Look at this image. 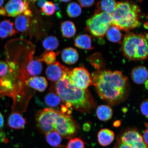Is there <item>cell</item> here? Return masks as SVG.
I'll use <instances>...</instances> for the list:
<instances>
[{
	"instance_id": "d6986e66",
	"label": "cell",
	"mask_w": 148,
	"mask_h": 148,
	"mask_svg": "<svg viewBox=\"0 0 148 148\" xmlns=\"http://www.w3.org/2000/svg\"><path fill=\"white\" fill-rule=\"evenodd\" d=\"M26 74L28 79L29 77H36L42 73V65L41 62L38 60H31L25 69Z\"/></svg>"
},
{
	"instance_id": "8992f818",
	"label": "cell",
	"mask_w": 148,
	"mask_h": 148,
	"mask_svg": "<svg viewBox=\"0 0 148 148\" xmlns=\"http://www.w3.org/2000/svg\"><path fill=\"white\" fill-rule=\"evenodd\" d=\"M114 148H148L142 136L134 129L127 130L120 135Z\"/></svg>"
},
{
	"instance_id": "83f0119b",
	"label": "cell",
	"mask_w": 148,
	"mask_h": 148,
	"mask_svg": "<svg viewBox=\"0 0 148 148\" xmlns=\"http://www.w3.org/2000/svg\"><path fill=\"white\" fill-rule=\"evenodd\" d=\"M46 104L52 107H58L60 104L62 100L58 94L53 92H49L44 97Z\"/></svg>"
},
{
	"instance_id": "4316f807",
	"label": "cell",
	"mask_w": 148,
	"mask_h": 148,
	"mask_svg": "<svg viewBox=\"0 0 148 148\" xmlns=\"http://www.w3.org/2000/svg\"><path fill=\"white\" fill-rule=\"evenodd\" d=\"M59 44V40L55 36H49L46 37L42 42V45L44 49L47 51H51L56 49Z\"/></svg>"
},
{
	"instance_id": "e575fe53",
	"label": "cell",
	"mask_w": 148,
	"mask_h": 148,
	"mask_svg": "<svg viewBox=\"0 0 148 148\" xmlns=\"http://www.w3.org/2000/svg\"><path fill=\"white\" fill-rule=\"evenodd\" d=\"M53 3L55 7V12L56 14V16L57 17L59 18H62V13H61L59 3L55 1V2Z\"/></svg>"
},
{
	"instance_id": "4fadbf2b",
	"label": "cell",
	"mask_w": 148,
	"mask_h": 148,
	"mask_svg": "<svg viewBox=\"0 0 148 148\" xmlns=\"http://www.w3.org/2000/svg\"><path fill=\"white\" fill-rule=\"evenodd\" d=\"M25 84L29 87L42 92L46 89L48 83L45 77L36 76L29 77L25 81Z\"/></svg>"
},
{
	"instance_id": "6da1fadb",
	"label": "cell",
	"mask_w": 148,
	"mask_h": 148,
	"mask_svg": "<svg viewBox=\"0 0 148 148\" xmlns=\"http://www.w3.org/2000/svg\"><path fill=\"white\" fill-rule=\"evenodd\" d=\"M92 77L99 97L110 104L119 102L126 95L127 78L121 71L99 70L94 72Z\"/></svg>"
},
{
	"instance_id": "cb8c5ba5",
	"label": "cell",
	"mask_w": 148,
	"mask_h": 148,
	"mask_svg": "<svg viewBox=\"0 0 148 148\" xmlns=\"http://www.w3.org/2000/svg\"><path fill=\"white\" fill-rule=\"evenodd\" d=\"M61 31L64 38H70L75 35L76 32V28L73 22L66 21L61 23Z\"/></svg>"
},
{
	"instance_id": "4dcf8cb0",
	"label": "cell",
	"mask_w": 148,
	"mask_h": 148,
	"mask_svg": "<svg viewBox=\"0 0 148 148\" xmlns=\"http://www.w3.org/2000/svg\"><path fill=\"white\" fill-rule=\"evenodd\" d=\"M85 143L79 138H71L68 142L66 148H85Z\"/></svg>"
},
{
	"instance_id": "f1b7e54d",
	"label": "cell",
	"mask_w": 148,
	"mask_h": 148,
	"mask_svg": "<svg viewBox=\"0 0 148 148\" xmlns=\"http://www.w3.org/2000/svg\"><path fill=\"white\" fill-rule=\"evenodd\" d=\"M67 14L71 18L77 17L80 15L82 9L79 5L75 2H72L68 5L66 8Z\"/></svg>"
},
{
	"instance_id": "ab89813d",
	"label": "cell",
	"mask_w": 148,
	"mask_h": 148,
	"mask_svg": "<svg viewBox=\"0 0 148 148\" xmlns=\"http://www.w3.org/2000/svg\"><path fill=\"white\" fill-rule=\"evenodd\" d=\"M32 12H31L30 10H29V9L25 11L23 13V14L25 15V16H28V17L30 16H31V15H32Z\"/></svg>"
},
{
	"instance_id": "7bdbcfd3",
	"label": "cell",
	"mask_w": 148,
	"mask_h": 148,
	"mask_svg": "<svg viewBox=\"0 0 148 148\" xmlns=\"http://www.w3.org/2000/svg\"><path fill=\"white\" fill-rule=\"evenodd\" d=\"M146 88L147 89L148 88V81L146 82L145 83Z\"/></svg>"
},
{
	"instance_id": "44dd1931",
	"label": "cell",
	"mask_w": 148,
	"mask_h": 148,
	"mask_svg": "<svg viewBox=\"0 0 148 148\" xmlns=\"http://www.w3.org/2000/svg\"><path fill=\"white\" fill-rule=\"evenodd\" d=\"M30 24L29 17L21 14L17 16L14 21V25L16 32H25L27 30Z\"/></svg>"
},
{
	"instance_id": "9a60e30c",
	"label": "cell",
	"mask_w": 148,
	"mask_h": 148,
	"mask_svg": "<svg viewBox=\"0 0 148 148\" xmlns=\"http://www.w3.org/2000/svg\"><path fill=\"white\" fill-rule=\"evenodd\" d=\"M27 123L26 120L19 113L12 112L9 116L8 124L9 126L12 129H23Z\"/></svg>"
},
{
	"instance_id": "7a4b0ae2",
	"label": "cell",
	"mask_w": 148,
	"mask_h": 148,
	"mask_svg": "<svg viewBox=\"0 0 148 148\" xmlns=\"http://www.w3.org/2000/svg\"><path fill=\"white\" fill-rule=\"evenodd\" d=\"M68 75L56 83L57 94L65 102L67 108L73 107L81 112H90L95 106L91 94L87 89H82L72 84Z\"/></svg>"
},
{
	"instance_id": "7402d4cb",
	"label": "cell",
	"mask_w": 148,
	"mask_h": 148,
	"mask_svg": "<svg viewBox=\"0 0 148 148\" xmlns=\"http://www.w3.org/2000/svg\"><path fill=\"white\" fill-rule=\"evenodd\" d=\"M116 2L112 0H104L97 2V10L99 12H105L111 14L115 10Z\"/></svg>"
},
{
	"instance_id": "7c38bea8",
	"label": "cell",
	"mask_w": 148,
	"mask_h": 148,
	"mask_svg": "<svg viewBox=\"0 0 148 148\" xmlns=\"http://www.w3.org/2000/svg\"><path fill=\"white\" fill-rule=\"evenodd\" d=\"M4 8L6 16L15 17L29 9V3L26 1L12 0L6 3Z\"/></svg>"
},
{
	"instance_id": "8fae6325",
	"label": "cell",
	"mask_w": 148,
	"mask_h": 148,
	"mask_svg": "<svg viewBox=\"0 0 148 148\" xmlns=\"http://www.w3.org/2000/svg\"><path fill=\"white\" fill-rule=\"evenodd\" d=\"M70 70L58 62L49 65L46 68L45 73L49 80L58 82L66 75H69Z\"/></svg>"
},
{
	"instance_id": "f35d334b",
	"label": "cell",
	"mask_w": 148,
	"mask_h": 148,
	"mask_svg": "<svg viewBox=\"0 0 148 148\" xmlns=\"http://www.w3.org/2000/svg\"><path fill=\"white\" fill-rule=\"evenodd\" d=\"M90 125L88 123H86L83 125V129L84 131H88L90 130Z\"/></svg>"
},
{
	"instance_id": "5bb4252c",
	"label": "cell",
	"mask_w": 148,
	"mask_h": 148,
	"mask_svg": "<svg viewBox=\"0 0 148 148\" xmlns=\"http://www.w3.org/2000/svg\"><path fill=\"white\" fill-rule=\"evenodd\" d=\"M131 76L132 80L136 84H145L148 81L147 69L143 66H136L132 70Z\"/></svg>"
},
{
	"instance_id": "d4e9b609",
	"label": "cell",
	"mask_w": 148,
	"mask_h": 148,
	"mask_svg": "<svg viewBox=\"0 0 148 148\" xmlns=\"http://www.w3.org/2000/svg\"><path fill=\"white\" fill-rule=\"evenodd\" d=\"M96 114L99 120L103 121H108L112 117V109L108 105H100L97 108Z\"/></svg>"
},
{
	"instance_id": "8d00e7d4",
	"label": "cell",
	"mask_w": 148,
	"mask_h": 148,
	"mask_svg": "<svg viewBox=\"0 0 148 148\" xmlns=\"http://www.w3.org/2000/svg\"><path fill=\"white\" fill-rule=\"evenodd\" d=\"M148 129H147L144 131L143 134V136H142L143 137V140L144 143L147 146H148Z\"/></svg>"
},
{
	"instance_id": "f546056e",
	"label": "cell",
	"mask_w": 148,
	"mask_h": 148,
	"mask_svg": "<svg viewBox=\"0 0 148 148\" xmlns=\"http://www.w3.org/2000/svg\"><path fill=\"white\" fill-rule=\"evenodd\" d=\"M57 55L58 53L52 51L45 52L38 60L40 62L44 61L48 65H49L56 62Z\"/></svg>"
},
{
	"instance_id": "e0dca14e",
	"label": "cell",
	"mask_w": 148,
	"mask_h": 148,
	"mask_svg": "<svg viewBox=\"0 0 148 148\" xmlns=\"http://www.w3.org/2000/svg\"><path fill=\"white\" fill-rule=\"evenodd\" d=\"M16 33L14 24L9 20L0 21V38L4 39L14 36Z\"/></svg>"
},
{
	"instance_id": "52a82bcc",
	"label": "cell",
	"mask_w": 148,
	"mask_h": 148,
	"mask_svg": "<svg viewBox=\"0 0 148 148\" xmlns=\"http://www.w3.org/2000/svg\"><path fill=\"white\" fill-rule=\"evenodd\" d=\"M53 127L54 130L63 136H71L76 131V126L71 116L59 111Z\"/></svg>"
},
{
	"instance_id": "603a6c76",
	"label": "cell",
	"mask_w": 148,
	"mask_h": 148,
	"mask_svg": "<svg viewBox=\"0 0 148 148\" xmlns=\"http://www.w3.org/2000/svg\"><path fill=\"white\" fill-rule=\"evenodd\" d=\"M45 139L50 145L55 148L62 147V136L55 130H53L45 134Z\"/></svg>"
},
{
	"instance_id": "ba28073f",
	"label": "cell",
	"mask_w": 148,
	"mask_h": 148,
	"mask_svg": "<svg viewBox=\"0 0 148 148\" xmlns=\"http://www.w3.org/2000/svg\"><path fill=\"white\" fill-rule=\"evenodd\" d=\"M68 77L72 84L82 89H87L92 84L90 74L83 67L75 68L70 70Z\"/></svg>"
},
{
	"instance_id": "484cf974",
	"label": "cell",
	"mask_w": 148,
	"mask_h": 148,
	"mask_svg": "<svg viewBox=\"0 0 148 148\" xmlns=\"http://www.w3.org/2000/svg\"><path fill=\"white\" fill-rule=\"evenodd\" d=\"M105 34L109 41L114 42H120L123 37L120 29L113 25L109 27Z\"/></svg>"
},
{
	"instance_id": "1f68e13d",
	"label": "cell",
	"mask_w": 148,
	"mask_h": 148,
	"mask_svg": "<svg viewBox=\"0 0 148 148\" xmlns=\"http://www.w3.org/2000/svg\"><path fill=\"white\" fill-rule=\"evenodd\" d=\"M41 9L42 14L45 15L51 16L55 12V7L52 2L47 1Z\"/></svg>"
},
{
	"instance_id": "60d3db41",
	"label": "cell",
	"mask_w": 148,
	"mask_h": 148,
	"mask_svg": "<svg viewBox=\"0 0 148 148\" xmlns=\"http://www.w3.org/2000/svg\"><path fill=\"white\" fill-rule=\"evenodd\" d=\"M4 1H3V0H0V8H1V7L2 6V5H3V3H4Z\"/></svg>"
},
{
	"instance_id": "3957f363",
	"label": "cell",
	"mask_w": 148,
	"mask_h": 148,
	"mask_svg": "<svg viewBox=\"0 0 148 148\" xmlns=\"http://www.w3.org/2000/svg\"><path fill=\"white\" fill-rule=\"evenodd\" d=\"M140 10L138 5L127 1L116 3L115 10L110 14L112 25L119 29L128 32L141 25Z\"/></svg>"
},
{
	"instance_id": "d590c367",
	"label": "cell",
	"mask_w": 148,
	"mask_h": 148,
	"mask_svg": "<svg viewBox=\"0 0 148 148\" xmlns=\"http://www.w3.org/2000/svg\"><path fill=\"white\" fill-rule=\"evenodd\" d=\"M4 119L2 114L0 112V137L3 136V129L4 126Z\"/></svg>"
},
{
	"instance_id": "2e32d148",
	"label": "cell",
	"mask_w": 148,
	"mask_h": 148,
	"mask_svg": "<svg viewBox=\"0 0 148 148\" xmlns=\"http://www.w3.org/2000/svg\"><path fill=\"white\" fill-rule=\"evenodd\" d=\"M61 57L63 62L70 65L75 64L79 58L78 53L76 50L72 47L64 49L62 52Z\"/></svg>"
},
{
	"instance_id": "74e56055",
	"label": "cell",
	"mask_w": 148,
	"mask_h": 148,
	"mask_svg": "<svg viewBox=\"0 0 148 148\" xmlns=\"http://www.w3.org/2000/svg\"><path fill=\"white\" fill-rule=\"evenodd\" d=\"M47 1L45 0H40L38 1V5L40 8H42V7L45 3L47 2Z\"/></svg>"
},
{
	"instance_id": "836d02e7",
	"label": "cell",
	"mask_w": 148,
	"mask_h": 148,
	"mask_svg": "<svg viewBox=\"0 0 148 148\" xmlns=\"http://www.w3.org/2000/svg\"><path fill=\"white\" fill-rule=\"evenodd\" d=\"M78 3L81 6L83 7H89L92 6L94 4L95 1L89 0V1H83L80 0L78 1Z\"/></svg>"
},
{
	"instance_id": "d6a6232c",
	"label": "cell",
	"mask_w": 148,
	"mask_h": 148,
	"mask_svg": "<svg viewBox=\"0 0 148 148\" xmlns=\"http://www.w3.org/2000/svg\"><path fill=\"white\" fill-rule=\"evenodd\" d=\"M147 99L145 100L141 103L140 105V110L143 115L147 118H148V105Z\"/></svg>"
},
{
	"instance_id": "277c9868",
	"label": "cell",
	"mask_w": 148,
	"mask_h": 148,
	"mask_svg": "<svg viewBox=\"0 0 148 148\" xmlns=\"http://www.w3.org/2000/svg\"><path fill=\"white\" fill-rule=\"evenodd\" d=\"M147 34L128 33L124 37L122 50L124 55L131 60H145L148 56Z\"/></svg>"
},
{
	"instance_id": "9c48e42d",
	"label": "cell",
	"mask_w": 148,
	"mask_h": 148,
	"mask_svg": "<svg viewBox=\"0 0 148 148\" xmlns=\"http://www.w3.org/2000/svg\"><path fill=\"white\" fill-rule=\"evenodd\" d=\"M58 111L46 108L38 112L36 117L37 125L42 132L45 134L54 130V126Z\"/></svg>"
},
{
	"instance_id": "5b68a950",
	"label": "cell",
	"mask_w": 148,
	"mask_h": 148,
	"mask_svg": "<svg viewBox=\"0 0 148 148\" xmlns=\"http://www.w3.org/2000/svg\"><path fill=\"white\" fill-rule=\"evenodd\" d=\"M97 11V10H96ZM111 15L105 12L96 11L95 14L86 22V29L94 36L102 37L112 25Z\"/></svg>"
},
{
	"instance_id": "ffe728a7",
	"label": "cell",
	"mask_w": 148,
	"mask_h": 148,
	"mask_svg": "<svg viewBox=\"0 0 148 148\" xmlns=\"http://www.w3.org/2000/svg\"><path fill=\"white\" fill-rule=\"evenodd\" d=\"M74 43L76 46L81 49L91 50L93 49L91 37L87 34L77 36L75 39Z\"/></svg>"
},
{
	"instance_id": "b9f144b4",
	"label": "cell",
	"mask_w": 148,
	"mask_h": 148,
	"mask_svg": "<svg viewBox=\"0 0 148 148\" xmlns=\"http://www.w3.org/2000/svg\"><path fill=\"white\" fill-rule=\"evenodd\" d=\"M68 1V0H66V1H60V2H64V3H66V2H68L70 1Z\"/></svg>"
},
{
	"instance_id": "30bf717a",
	"label": "cell",
	"mask_w": 148,
	"mask_h": 148,
	"mask_svg": "<svg viewBox=\"0 0 148 148\" xmlns=\"http://www.w3.org/2000/svg\"><path fill=\"white\" fill-rule=\"evenodd\" d=\"M18 70V66L14 62L7 63L0 60V85H6L12 82Z\"/></svg>"
},
{
	"instance_id": "ac0fdd59",
	"label": "cell",
	"mask_w": 148,
	"mask_h": 148,
	"mask_svg": "<svg viewBox=\"0 0 148 148\" xmlns=\"http://www.w3.org/2000/svg\"><path fill=\"white\" fill-rule=\"evenodd\" d=\"M99 143L103 147L110 145L114 141V134L113 132L110 129H103L99 131L97 135Z\"/></svg>"
}]
</instances>
